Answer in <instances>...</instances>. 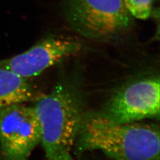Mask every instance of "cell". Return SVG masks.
I'll list each match as a JSON object with an SVG mask.
<instances>
[{"label":"cell","mask_w":160,"mask_h":160,"mask_svg":"<svg viewBox=\"0 0 160 160\" xmlns=\"http://www.w3.org/2000/svg\"><path fill=\"white\" fill-rule=\"evenodd\" d=\"M75 142L80 150H99L114 160H160V129L155 124L119 123L94 114L84 117Z\"/></svg>","instance_id":"cell-1"},{"label":"cell","mask_w":160,"mask_h":160,"mask_svg":"<svg viewBox=\"0 0 160 160\" xmlns=\"http://www.w3.org/2000/svg\"><path fill=\"white\" fill-rule=\"evenodd\" d=\"M126 7L132 16L139 20L150 17L154 0H124Z\"/></svg>","instance_id":"cell-8"},{"label":"cell","mask_w":160,"mask_h":160,"mask_svg":"<svg viewBox=\"0 0 160 160\" xmlns=\"http://www.w3.org/2000/svg\"><path fill=\"white\" fill-rule=\"evenodd\" d=\"M78 42L58 37H47L27 51L0 59V68L5 69L26 79L38 76L46 69L80 51Z\"/></svg>","instance_id":"cell-6"},{"label":"cell","mask_w":160,"mask_h":160,"mask_svg":"<svg viewBox=\"0 0 160 160\" xmlns=\"http://www.w3.org/2000/svg\"><path fill=\"white\" fill-rule=\"evenodd\" d=\"M160 98L159 77L144 76L119 88L109 98L101 114L119 123L158 119Z\"/></svg>","instance_id":"cell-4"},{"label":"cell","mask_w":160,"mask_h":160,"mask_svg":"<svg viewBox=\"0 0 160 160\" xmlns=\"http://www.w3.org/2000/svg\"><path fill=\"white\" fill-rule=\"evenodd\" d=\"M43 95L34 89L28 79L10 71L0 68V108L16 104L35 102Z\"/></svg>","instance_id":"cell-7"},{"label":"cell","mask_w":160,"mask_h":160,"mask_svg":"<svg viewBox=\"0 0 160 160\" xmlns=\"http://www.w3.org/2000/svg\"><path fill=\"white\" fill-rule=\"evenodd\" d=\"M62 8L70 27L92 40L118 39L134 23L124 0H63Z\"/></svg>","instance_id":"cell-3"},{"label":"cell","mask_w":160,"mask_h":160,"mask_svg":"<svg viewBox=\"0 0 160 160\" xmlns=\"http://www.w3.org/2000/svg\"><path fill=\"white\" fill-rule=\"evenodd\" d=\"M40 141L33 107L16 104L0 108V160H29Z\"/></svg>","instance_id":"cell-5"},{"label":"cell","mask_w":160,"mask_h":160,"mask_svg":"<svg viewBox=\"0 0 160 160\" xmlns=\"http://www.w3.org/2000/svg\"><path fill=\"white\" fill-rule=\"evenodd\" d=\"M34 111L41 129V141L48 160L70 152L84 118L79 92L72 86L59 84L35 102Z\"/></svg>","instance_id":"cell-2"},{"label":"cell","mask_w":160,"mask_h":160,"mask_svg":"<svg viewBox=\"0 0 160 160\" xmlns=\"http://www.w3.org/2000/svg\"><path fill=\"white\" fill-rule=\"evenodd\" d=\"M49 160H74L70 155V152H63L58 155Z\"/></svg>","instance_id":"cell-9"}]
</instances>
